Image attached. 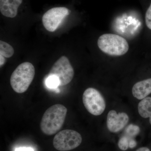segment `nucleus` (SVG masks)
Segmentation results:
<instances>
[{
  "label": "nucleus",
  "instance_id": "nucleus-1",
  "mask_svg": "<svg viewBox=\"0 0 151 151\" xmlns=\"http://www.w3.org/2000/svg\"><path fill=\"white\" fill-rule=\"evenodd\" d=\"M67 109L64 105L55 104L45 112L40 122V129L44 134L51 136L62 128L65 122Z\"/></svg>",
  "mask_w": 151,
  "mask_h": 151
},
{
  "label": "nucleus",
  "instance_id": "nucleus-2",
  "mask_svg": "<svg viewBox=\"0 0 151 151\" xmlns=\"http://www.w3.org/2000/svg\"><path fill=\"white\" fill-rule=\"evenodd\" d=\"M35 75V68L32 63L24 62L20 64L12 73L10 84L18 93L25 92L31 84Z\"/></svg>",
  "mask_w": 151,
  "mask_h": 151
},
{
  "label": "nucleus",
  "instance_id": "nucleus-3",
  "mask_svg": "<svg viewBox=\"0 0 151 151\" xmlns=\"http://www.w3.org/2000/svg\"><path fill=\"white\" fill-rule=\"evenodd\" d=\"M101 51L112 56H121L127 53L129 45L124 37L113 34H105L100 36L97 41Z\"/></svg>",
  "mask_w": 151,
  "mask_h": 151
},
{
  "label": "nucleus",
  "instance_id": "nucleus-4",
  "mask_svg": "<svg viewBox=\"0 0 151 151\" xmlns=\"http://www.w3.org/2000/svg\"><path fill=\"white\" fill-rule=\"evenodd\" d=\"M82 141V137L78 132L72 130H64L55 136L53 145L58 151H70L78 147Z\"/></svg>",
  "mask_w": 151,
  "mask_h": 151
},
{
  "label": "nucleus",
  "instance_id": "nucleus-5",
  "mask_svg": "<svg viewBox=\"0 0 151 151\" xmlns=\"http://www.w3.org/2000/svg\"><path fill=\"white\" fill-rule=\"evenodd\" d=\"M82 100L84 107L92 115L100 116L105 111L106 103L104 97L94 88L86 89L83 93Z\"/></svg>",
  "mask_w": 151,
  "mask_h": 151
},
{
  "label": "nucleus",
  "instance_id": "nucleus-6",
  "mask_svg": "<svg viewBox=\"0 0 151 151\" xmlns=\"http://www.w3.org/2000/svg\"><path fill=\"white\" fill-rule=\"evenodd\" d=\"M74 72L69 60L65 56H61L55 63L47 76L54 75L58 78L59 85L63 86L72 81Z\"/></svg>",
  "mask_w": 151,
  "mask_h": 151
},
{
  "label": "nucleus",
  "instance_id": "nucleus-7",
  "mask_svg": "<svg viewBox=\"0 0 151 151\" xmlns=\"http://www.w3.org/2000/svg\"><path fill=\"white\" fill-rule=\"evenodd\" d=\"M70 11L64 7H58L50 9L42 17V24L47 30L55 31L63 21L70 14Z\"/></svg>",
  "mask_w": 151,
  "mask_h": 151
},
{
  "label": "nucleus",
  "instance_id": "nucleus-8",
  "mask_svg": "<svg viewBox=\"0 0 151 151\" xmlns=\"http://www.w3.org/2000/svg\"><path fill=\"white\" fill-rule=\"evenodd\" d=\"M129 120V116L127 113L124 112L117 113L114 110H111L107 116L108 130L113 133L120 132L128 124Z\"/></svg>",
  "mask_w": 151,
  "mask_h": 151
},
{
  "label": "nucleus",
  "instance_id": "nucleus-9",
  "mask_svg": "<svg viewBox=\"0 0 151 151\" xmlns=\"http://www.w3.org/2000/svg\"><path fill=\"white\" fill-rule=\"evenodd\" d=\"M23 0H0V11L4 16L12 18L16 17L18 9Z\"/></svg>",
  "mask_w": 151,
  "mask_h": 151
},
{
  "label": "nucleus",
  "instance_id": "nucleus-10",
  "mask_svg": "<svg viewBox=\"0 0 151 151\" xmlns=\"http://www.w3.org/2000/svg\"><path fill=\"white\" fill-rule=\"evenodd\" d=\"M133 96L138 100H143L151 93V78L137 82L132 88Z\"/></svg>",
  "mask_w": 151,
  "mask_h": 151
},
{
  "label": "nucleus",
  "instance_id": "nucleus-11",
  "mask_svg": "<svg viewBox=\"0 0 151 151\" xmlns=\"http://www.w3.org/2000/svg\"><path fill=\"white\" fill-rule=\"evenodd\" d=\"M138 112L143 118H150L151 124V97H145L140 102L138 105Z\"/></svg>",
  "mask_w": 151,
  "mask_h": 151
},
{
  "label": "nucleus",
  "instance_id": "nucleus-12",
  "mask_svg": "<svg viewBox=\"0 0 151 151\" xmlns=\"http://www.w3.org/2000/svg\"><path fill=\"white\" fill-rule=\"evenodd\" d=\"M14 50L13 47L10 45L3 41H0V55L5 58H9L13 55Z\"/></svg>",
  "mask_w": 151,
  "mask_h": 151
},
{
  "label": "nucleus",
  "instance_id": "nucleus-13",
  "mask_svg": "<svg viewBox=\"0 0 151 151\" xmlns=\"http://www.w3.org/2000/svg\"><path fill=\"white\" fill-rule=\"evenodd\" d=\"M45 84L49 88L55 89L60 86L59 79L55 76H47L45 81Z\"/></svg>",
  "mask_w": 151,
  "mask_h": 151
},
{
  "label": "nucleus",
  "instance_id": "nucleus-14",
  "mask_svg": "<svg viewBox=\"0 0 151 151\" xmlns=\"http://www.w3.org/2000/svg\"><path fill=\"white\" fill-rule=\"evenodd\" d=\"M126 134L131 137H134L138 134L140 132L139 127L133 124H130L125 130Z\"/></svg>",
  "mask_w": 151,
  "mask_h": 151
},
{
  "label": "nucleus",
  "instance_id": "nucleus-15",
  "mask_svg": "<svg viewBox=\"0 0 151 151\" xmlns=\"http://www.w3.org/2000/svg\"><path fill=\"white\" fill-rule=\"evenodd\" d=\"M129 139L125 136L121 138L118 143L119 148L123 151L128 150L129 148Z\"/></svg>",
  "mask_w": 151,
  "mask_h": 151
},
{
  "label": "nucleus",
  "instance_id": "nucleus-16",
  "mask_svg": "<svg viewBox=\"0 0 151 151\" xmlns=\"http://www.w3.org/2000/svg\"><path fill=\"white\" fill-rule=\"evenodd\" d=\"M145 21L147 27L151 30V4L146 13Z\"/></svg>",
  "mask_w": 151,
  "mask_h": 151
},
{
  "label": "nucleus",
  "instance_id": "nucleus-17",
  "mask_svg": "<svg viewBox=\"0 0 151 151\" xmlns=\"http://www.w3.org/2000/svg\"><path fill=\"white\" fill-rule=\"evenodd\" d=\"M137 142L134 140L132 139H130L129 140V147L132 149L134 148L137 146Z\"/></svg>",
  "mask_w": 151,
  "mask_h": 151
},
{
  "label": "nucleus",
  "instance_id": "nucleus-18",
  "mask_svg": "<svg viewBox=\"0 0 151 151\" xmlns=\"http://www.w3.org/2000/svg\"><path fill=\"white\" fill-rule=\"evenodd\" d=\"M15 151H34V150L31 147H20L16 149Z\"/></svg>",
  "mask_w": 151,
  "mask_h": 151
},
{
  "label": "nucleus",
  "instance_id": "nucleus-19",
  "mask_svg": "<svg viewBox=\"0 0 151 151\" xmlns=\"http://www.w3.org/2000/svg\"><path fill=\"white\" fill-rule=\"evenodd\" d=\"M5 62V58L0 55V65H1V67L4 64Z\"/></svg>",
  "mask_w": 151,
  "mask_h": 151
},
{
  "label": "nucleus",
  "instance_id": "nucleus-20",
  "mask_svg": "<svg viewBox=\"0 0 151 151\" xmlns=\"http://www.w3.org/2000/svg\"><path fill=\"white\" fill-rule=\"evenodd\" d=\"M136 151H150V150L148 148L142 147L137 149Z\"/></svg>",
  "mask_w": 151,
  "mask_h": 151
}]
</instances>
